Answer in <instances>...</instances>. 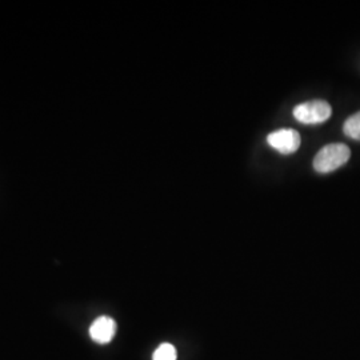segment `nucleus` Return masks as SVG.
I'll use <instances>...</instances> for the list:
<instances>
[{
  "instance_id": "f257e3e1",
  "label": "nucleus",
  "mask_w": 360,
  "mask_h": 360,
  "mask_svg": "<svg viewBox=\"0 0 360 360\" xmlns=\"http://www.w3.org/2000/svg\"><path fill=\"white\" fill-rule=\"evenodd\" d=\"M351 156V151L343 143H331L324 146L314 159L316 172L327 174L345 166Z\"/></svg>"
},
{
  "instance_id": "f03ea898",
  "label": "nucleus",
  "mask_w": 360,
  "mask_h": 360,
  "mask_svg": "<svg viewBox=\"0 0 360 360\" xmlns=\"http://www.w3.org/2000/svg\"><path fill=\"white\" fill-rule=\"evenodd\" d=\"M331 114V105L326 101H311L294 108V117L303 124H319L328 120Z\"/></svg>"
},
{
  "instance_id": "7ed1b4c3",
  "label": "nucleus",
  "mask_w": 360,
  "mask_h": 360,
  "mask_svg": "<svg viewBox=\"0 0 360 360\" xmlns=\"http://www.w3.org/2000/svg\"><path fill=\"white\" fill-rule=\"evenodd\" d=\"M300 135L296 129H282L271 132L267 136V143L281 154H294L300 147Z\"/></svg>"
},
{
  "instance_id": "20e7f679",
  "label": "nucleus",
  "mask_w": 360,
  "mask_h": 360,
  "mask_svg": "<svg viewBox=\"0 0 360 360\" xmlns=\"http://www.w3.org/2000/svg\"><path fill=\"white\" fill-rule=\"evenodd\" d=\"M116 323L110 316H99L91 324L90 335L94 342L99 345H105L112 340L115 336Z\"/></svg>"
},
{
  "instance_id": "39448f33",
  "label": "nucleus",
  "mask_w": 360,
  "mask_h": 360,
  "mask_svg": "<svg viewBox=\"0 0 360 360\" xmlns=\"http://www.w3.org/2000/svg\"><path fill=\"white\" fill-rule=\"evenodd\" d=\"M343 132L347 135L348 138L360 141V111L349 116L347 120L343 124Z\"/></svg>"
},
{
  "instance_id": "423d86ee",
  "label": "nucleus",
  "mask_w": 360,
  "mask_h": 360,
  "mask_svg": "<svg viewBox=\"0 0 360 360\" xmlns=\"http://www.w3.org/2000/svg\"><path fill=\"white\" fill-rule=\"evenodd\" d=\"M153 360H176V349L169 343H163L156 348Z\"/></svg>"
}]
</instances>
